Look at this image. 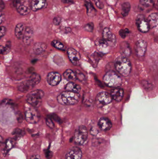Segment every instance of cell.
Returning <instances> with one entry per match:
<instances>
[{"label": "cell", "mask_w": 158, "mask_h": 159, "mask_svg": "<svg viewBox=\"0 0 158 159\" xmlns=\"http://www.w3.org/2000/svg\"><path fill=\"white\" fill-rule=\"evenodd\" d=\"M80 97L79 93L66 91L59 94L57 97V100L61 105L70 106L76 105L79 103Z\"/></svg>", "instance_id": "obj_1"}, {"label": "cell", "mask_w": 158, "mask_h": 159, "mask_svg": "<svg viewBox=\"0 0 158 159\" xmlns=\"http://www.w3.org/2000/svg\"><path fill=\"white\" fill-rule=\"evenodd\" d=\"M115 66L117 72L124 76H129L131 70L129 61L124 57H119L115 61Z\"/></svg>", "instance_id": "obj_2"}, {"label": "cell", "mask_w": 158, "mask_h": 159, "mask_svg": "<svg viewBox=\"0 0 158 159\" xmlns=\"http://www.w3.org/2000/svg\"><path fill=\"white\" fill-rule=\"evenodd\" d=\"M44 95V92L42 90H35L28 94L26 96V100L34 107H38L41 105L42 99Z\"/></svg>", "instance_id": "obj_3"}, {"label": "cell", "mask_w": 158, "mask_h": 159, "mask_svg": "<svg viewBox=\"0 0 158 159\" xmlns=\"http://www.w3.org/2000/svg\"><path fill=\"white\" fill-rule=\"evenodd\" d=\"M103 80L104 83L109 87H118L122 84L121 77L113 71L107 72L103 76Z\"/></svg>", "instance_id": "obj_4"}, {"label": "cell", "mask_w": 158, "mask_h": 159, "mask_svg": "<svg viewBox=\"0 0 158 159\" xmlns=\"http://www.w3.org/2000/svg\"><path fill=\"white\" fill-rule=\"evenodd\" d=\"M88 130L85 126L81 125L78 127L74 133V141L79 145H83L88 139Z\"/></svg>", "instance_id": "obj_5"}, {"label": "cell", "mask_w": 158, "mask_h": 159, "mask_svg": "<svg viewBox=\"0 0 158 159\" xmlns=\"http://www.w3.org/2000/svg\"><path fill=\"white\" fill-rule=\"evenodd\" d=\"M25 119L30 123L35 124L39 122L40 118V114L34 107H27L25 109Z\"/></svg>", "instance_id": "obj_6"}, {"label": "cell", "mask_w": 158, "mask_h": 159, "mask_svg": "<svg viewBox=\"0 0 158 159\" xmlns=\"http://www.w3.org/2000/svg\"><path fill=\"white\" fill-rule=\"evenodd\" d=\"M13 4L18 13L21 15H26L30 12V3L26 0H16Z\"/></svg>", "instance_id": "obj_7"}, {"label": "cell", "mask_w": 158, "mask_h": 159, "mask_svg": "<svg viewBox=\"0 0 158 159\" xmlns=\"http://www.w3.org/2000/svg\"><path fill=\"white\" fill-rule=\"evenodd\" d=\"M111 94L105 92H100L97 94L96 98V103L98 107L108 105L112 100Z\"/></svg>", "instance_id": "obj_8"}, {"label": "cell", "mask_w": 158, "mask_h": 159, "mask_svg": "<svg viewBox=\"0 0 158 159\" xmlns=\"http://www.w3.org/2000/svg\"><path fill=\"white\" fill-rule=\"evenodd\" d=\"M136 23L137 28L142 33H146L150 30V26L148 20L142 14L137 17L136 19Z\"/></svg>", "instance_id": "obj_9"}, {"label": "cell", "mask_w": 158, "mask_h": 159, "mask_svg": "<svg viewBox=\"0 0 158 159\" xmlns=\"http://www.w3.org/2000/svg\"><path fill=\"white\" fill-rule=\"evenodd\" d=\"M67 55L70 61L75 66H79L81 63V56L76 50L73 48H68Z\"/></svg>", "instance_id": "obj_10"}, {"label": "cell", "mask_w": 158, "mask_h": 159, "mask_svg": "<svg viewBox=\"0 0 158 159\" xmlns=\"http://www.w3.org/2000/svg\"><path fill=\"white\" fill-rule=\"evenodd\" d=\"M62 80L61 74L57 72H50L47 74V83L51 86H56L59 85Z\"/></svg>", "instance_id": "obj_11"}, {"label": "cell", "mask_w": 158, "mask_h": 159, "mask_svg": "<svg viewBox=\"0 0 158 159\" xmlns=\"http://www.w3.org/2000/svg\"><path fill=\"white\" fill-rule=\"evenodd\" d=\"M103 39L106 41L108 45L114 46L116 43V38L114 34L111 33L108 28H104L103 32Z\"/></svg>", "instance_id": "obj_12"}, {"label": "cell", "mask_w": 158, "mask_h": 159, "mask_svg": "<svg viewBox=\"0 0 158 159\" xmlns=\"http://www.w3.org/2000/svg\"><path fill=\"white\" fill-rule=\"evenodd\" d=\"M147 48V44L144 40L137 41L135 46V50L139 57H143L145 54Z\"/></svg>", "instance_id": "obj_13"}, {"label": "cell", "mask_w": 158, "mask_h": 159, "mask_svg": "<svg viewBox=\"0 0 158 159\" xmlns=\"http://www.w3.org/2000/svg\"><path fill=\"white\" fill-rule=\"evenodd\" d=\"M82 153L78 147H73L66 153L65 159H81Z\"/></svg>", "instance_id": "obj_14"}, {"label": "cell", "mask_w": 158, "mask_h": 159, "mask_svg": "<svg viewBox=\"0 0 158 159\" xmlns=\"http://www.w3.org/2000/svg\"><path fill=\"white\" fill-rule=\"evenodd\" d=\"M34 32L33 29L30 27H26L25 33L22 41L25 45H29L31 44L34 39Z\"/></svg>", "instance_id": "obj_15"}, {"label": "cell", "mask_w": 158, "mask_h": 159, "mask_svg": "<svg viewBox=\"0 0 158 159\" xmlns=\"http://www.w3.org/2000/svg\"><path fill=\"white\" fill-rule=\"evenodd\" d=\"M31 10L34 11L45 8L47 6L46 0H31L30 3Z\"/></svg>", "instance_id": "obj_16"}, {"label": "cell", "mask_w": 158, "mask_h": 159, "mask_svg": "<svg viewBox=\"0 0 158 159\" xmlns=\"http://www.w3.org/2000/svg\"><path fill=\"white\" fill-rule=\"evenodd\" d=\"M36 85L33 83V81L29 79L21 83L18 86V89L21 92L25 93L32 89Z\"/></svg>", "instance_id": "obj_17"}, {"label": "cell", "mask_w": 158, "mask_h": 159, "mask_svg": "<svg viewBox=\"0 0 158 159\" xmlns=\"http://www.w3.org/2000/svg\"><path fill=\"white\" fill-rule=\"evenodd\" d=\"M98 125L100 129L104 131H108L111 129L112 124L108 118L102 117L99 120Z\"/></svg>", "instance_id": "obj_18"}, {"label": "cell", "mask_w": 158, "mask_h": 159, "mask_svg": "<svg viewBox=\"0 0 158 159\" xmlns=\"http://www.w3.org/2000/svg\"><path fill=\"white\" fill-rule=\"evenodd\" d=\"M124 96V91L121 88H114L111 92V96L113 99L117 102H119L122 100Z\"/></svg>", "instance_id": "obj_19"}, {"label": "cell", "mask_w": 158, "mask_h": 159, "mask_svg": "<svg viewBox=\"0 0 158 159\" xmlns=\"http://www.w3.org/2000/svg\"><path fill=\"white\" fill-rule=\"evenodd\" d=\"M26 27L22 23L18 24L16 26L14 30V34L18 39H22L25 33Z\"/></svg>", "instance_id": "obj_20"}, {"label": "cell", "mask_w": 158, "mask_h": 159, "mask_svg": "<svg viewBox=\"0 0 158 159\" xmlns=\"http://www.w3.org/2000/svg\"><path fill=\"white\" fill-rule=\"evenodd\" d=\"M47 46L43 43H35L33 47V51L35 54L40 55L44 53Z\"/></svg>", "instance_id": "obj_21"}, {"label": "cell", "mask_w": 158, "mask_h": 159, "mask_svg": "<svg viewBox=\"0 0 158 159\" xmlns=\"http://www.w3.org/2000/svg\"><path fill=\"white\" fill-rule=\"evenodd\" d=\"M65 89L66 91L79 93L81 91V87L79 85L75 83L73 81H70L66 85Z\"/></svg>", "instance_id": "obj_22"}, {"label": "cell", "mask_w": 158, "mask_h": 159, "mask_svg": "<svg viewBox=\"0 0 158 159\" xmlns=\"http://www.w3.org/2000/svg\"><path fill=\"white\" fill-rule=\"evenodd\" d=\"M63 77L67 80L72 81L77 80V79L76 72L70 69H68L64 71Z\"/></svg>", "instance_id": "obj_23"}, {"label": "cell", "mask_w": 158, "mask_h": 159, "mask_svg": "<svg viewBox=\"0 0 158 159\" xmlns=\"http://www.w3.org/2000/svg\"><path fill=\"white\" fill-rule=\"evenodd\" d=\"M148 22L151 28L155 27L158 25V13H153L149 16Z\"/></svg>", "instance_id": "obj_24"}, {"label": "cell", "mask_w": 158, "mask_h": 159, "mask_svg": "<svg viewBox=\"0 0 158 159\" xmlns=\"http://www.w3.org/2000/svg\"><path fill=\"white\" fill-rule=\"evenodd\" d=\"M121 48L123 54L126 56H129L131 54L130 47L129 44L125 41L122 42L121 44Z\"/></svg>", "instance_id": "obj_25"}, {"label": "cell", "mask_w": 158, "mask_h": 159, "mask_svg": "<svg viewBox=\"0 0 158 159\" xmlns=\"http://www.w3.org/2000/svg\"><path fill=\"white\" fill-rule=\"evenodd\" d=\"M86 7L87 10V14L90 17H93L95 15L96 13V10L93 7L92 3L90 1H86L85 3Z\"/></svg>", "instance_id": "obj_26"}, {"label": "cell", "mask_w": 158, "mask_h": 159, "mask_svg": "<svg viewBox=\"0 0 158 159\" xmlns=\"http://www.w3.org/2000/svg\"><path fill=\"white\" fill-rule=\"evenodd\" d=\"M131 6L130 3L128 2L124 3L122 6V14L123 17H127L130 11Z\"/></svg>", "instance_id": "obj_27"}, {"label": "cell", "mask_w": 158, "mask_h": 159, "mask_svg": "<svg viewBox=\"0 0 158 159\" xmlns=\"http://www.w3.org/2000/svg\"><path fill=\"white\" fill-rule=\"evenodd\" d=\"M11 47V43L8 41L6 43L5 46H1V53L2 54H7L10 52Z\"/></svg>", "instance_id": "obj_28"}, {"label": "cell", "mask_w": 158, "mask_h": 159, "mask_svg": "<svg viewBox=\"0 0 158 159\" xmlns=\"http://www.w3.org/2000/svg\"><path fill=\"white\" fill-rule=\"evenodd\" d=\"M52 45L53 47L60 50L66 51V47L59 41H53L52 42Z\"/></svg>", "instance_id": "obj_29"}, {"label": "cell", "mask_w": 158, "mask_h": 159, "mask_svg": "<svg viewBox=\"0 0 158 159\" xmlns=\"http://www.w3.org/2000/svg\"><path fill=\"white\" fill-rule=\"evenodd\" d=\"M140 3L144 8H150L153 6V0H140Z\"/></svg>", "instance_id": "obj_30"}, {"label": "cell", "mask_w": 158, "mask_h": 159, "mask_svg": "<svg viewBox=\"0 0 158 159\" xmlns=\"http://www.w3.org/2000/svg\"><path fill=\"white\" fill-rule=\"evenodd\" d=\"M29 79L33 81V83L35 85H37L41 81V77L38 74L34 73L31 75Z\"/></svg>", "instance_id": "obj_31"}, {"label": "cell", "mask_w": 158, "mask_h": 159, "mask_svg": "<svg viewBox=\"0 0 158 159\" xmlns=\"http://www.w3.org/2000/svg\"><path fill=\"white\" fill-rule=\"evenodd\" d=\"M14 140H13L12 139H8L7 140L5 144V149L6 150H10L14 145Z\"/></svg>", "instance_id": "obj_32"}, {"label": "cell", "mask_w": 158, "mask_h": 159, "mask_svg": "<svg viewBox=\"0 0 158 159\" xmlns=\"http://www.w3.org/2000/svg\"><path fill=\"white\" fill-rule=\"evenodd\" d=\"M84 29L88 32H92L94 29V24L92 23H89L84 26Z\"/></svg>", "instance_id": "obj_33"}, {"label": "cell", "mask_w": 158, "mask_h": 159, "mask_svg": "<svg viewBox=\"0 0 158 159\" xmlns=\"http://www.w3.org/2000/svg\"><path fill=\"white\" fill-rule=\"evenodd\" d=\"M46 124L48 127L51 129H53L54 127V124L52 120V119L50 117L46 118Z\"/></svg>", "instance_id": "obj_34"}, {"label": "cell", "mask_w": 158, "mask_h": 159, "mask_svg": "<svg viewBox=\"0 0 158 159\" xmlns=\"http://www.w3.org/2000/svg\"><path fill=\"white\" fill-rule=\"evenodd\" d=\"M76 73L77 79H79V80L82 81L84 80V78H85V76L80 71H79V70H77V72H76Z\"/></svg>", "instance_id": "obj_35"}, {"label": "cell", "mask_w": 158, "mask_h": 159, "mask_svg": "<svg viewBox=\"0 0 158 159\" xmlns=\"http://www.w3.org/2000/svg\"><path fill=\"white\" fill-rule=\"evenodd\" d=\"M129 32V30L125 29V30H121L119 31V34L122 38H125L127 34Z\"/></svg>", "instance_id": "obj_36"}, {"label": "cell", "mask_w": 158, "mask_h": 159, "mask_svg": "<svg viewBox=\"0 0 158 159\" xmlns=\"http://www.w3.org/2000/svg\"><path fill=\"white\" fill-rule=\"evenodd\" d=\"M61 22V18L60 17H56L53 20V23L56 26L60 25Z\"/></svg>", "instance_id": "obj_37"}, {"label": "cell", "mask_w": 158, "mask_h": 159, "mask_svg": "<svg viewBox=\"0 0 158 159\" xmlns=\"http://www.w3.org/2000/svg\"><path fill=\"white\" fill-rule=\"evenodd\" d=\"M6 33V28L3 26H1V32H0V36L1 38H2L3 36L5 35Z\"/></svg>", "instance_id": "obj_38"}, {"label": "cell", "mask_w": 158, "mask_h": 159, "mask_svg": "<svg viewBox=\"0 0 158 159\" xmlns=\"http://www.w3.org/2000/svg\"><path fill=\"white\" fill-rule=\"evenodd\" d=\"M94 2H95L96 5L97 6V7L98 8H103V5L102 3H101V1L100 0H94Z\"/></svg>", "instance_id": "obj_39"}, {"label": "cell", "mask_w": 158, "mask_h": 159, "mask_svg": "<svg viewBox=\"0 0 158 159\" xmlns=\"http://www.w3.org/2000/svg\"><path fill=\"white\" fill-rule=\"evenodd\" d=\"M22 133H23V131H22V130L20 129H14L13 134H14V135H22Z\"/></svg>", "instance_id": "obj_40"}, {"label": "cell", "mask_w": 158, "mask_h": 159, "mask_svg": "<svg viewBox=\"0 0 158 159\" xmlns=\"http://www.w3.org/2000/svg\"><path fill=\"white\" fill-rule=\"evenodd\" d=\"M52 116H53L52 117L53 118V119L55 120H56L58 123H60V121H61V120H60V119L59 118V116H57L56 114H53Z\"/></svg>", "instance_id": "obj_41"}, {"label": "cell", "mask_w": 158, "mask_h": 159, "mask_svg": "<svg viewBox=\"0 0 158 159\" xmlns=\"http://www.w3.org/2000/svg\"><path fill=\"white\" fill-rule=\"evenodd\" d=\"M153 7L158 10V0H153Z\"/></svg>", "instance_id": "obj_42"}, {"label": "cell", "mask_w": 158, "mask_h": 159, "mask_svg": "<svg viewBox=\"0 0 158 159\" xmlns=\"http://www.w3.org/2000/svg\"><path fill=\"white\" fill-rule=\"evenodd\" d=\"M62 1L64 3H73V1L72 0H62Z\"/></svg>", "instance_id": "obj_43"}, {"label": "cell", "mask_w": 158, "mask_h": 159, "mask_svg": "<svg viewBox=\"0 0 158 159\" xmlns=\"http://www.w3.org/2000/svg\"><path fill=\"white\" fill-rule=\"evenodd\" d=\"M1 10L2 11L4 8V3L3 2V1L1 0Z\"/></svg>", "instance_id": "obj_44"}, {"label": "cell", "mask_w": 158, "mask_h": 159, "mask_svg": "<svg viewBox=\"0 0 158 159\" xmlns=\"http://www.w3.org/2000/svg\"><path fill=\"white\" fill-rule=\"evenodd\" d=\"M30 159H40V158L38 156H33L31 157Z\"/></svg>", "instance_id": "obj_45"}, {"label": "cell", "mask_w": 158, "mask_h": 159, "mask_svg": "<svg viewBox=\"0 0 158 159\" xmlns=\"http://www.w3.org/2000/svg\"><path fill=\"white\" fill-rule=\"evenodd\" d=\"M4 18V16L3 17V14H1V23H2L3 22V19Z\"/></svg>", "instance_id": "obj_46"}]
</instances>
